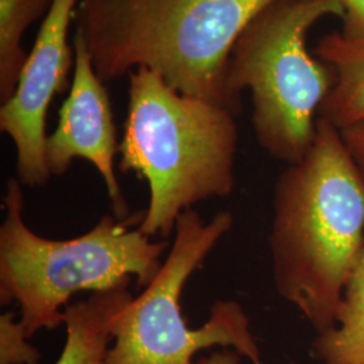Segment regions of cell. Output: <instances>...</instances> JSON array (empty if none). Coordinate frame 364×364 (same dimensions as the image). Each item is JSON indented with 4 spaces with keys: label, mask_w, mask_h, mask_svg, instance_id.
<instances>
[{
    "label": "cell",
    "mask_w": 364,
    "mask_h": 364,
    "mask_svg": "<svg viewBox=\"0 0 364 364\" xmlns=\"http://www.w3.org/2000/svg\"><path fill=\"white\" fill-rule=\"evenodd\" d=\"M274 284L318 332L335 326L364 251V180L341 132L317 117L306 156L274 186Z\"/></svg>",
    "instance_id": "cell-1"
},
{
    "label": "cell",
    "mask_w": 364,
    "mask_h": 364,
    "mask_svg": "<svg viewBox=\"0 0 364 364\" xmlns=\"http://www.w3.org/2000/svg\"><path fill=\"white\" fill-rule=\"evenodd\" d=\"M274 0H80L78 31L105 82L138 68L237 117L227 88L235 42Z\"/></svg>",
    "instance_id": "cell-2"
},
{
    "label": "cell",
    "mask_w": 364,
    "mask_h": 364,
    "mask_svg": "<svg viewBox=\"0 0 364 364\" xmlns=\"http://www.w3.org/2000/svg\"><path fill=\"white\" fill-rule=\"evenodd\" d=\"M129 96L119 169L149 182L150 203L139 230L165 239L183 210L232 193L236 115L183 95L147 68L129 73Z\"/></svg>",
    "instance_id": "cell-3"
},
{
    "label": "cell",
    "mask_w": 364,
    "mask_h": 364,
    "mask_svg": "<svg viewBox=\"0 0 364 364\" xmlns=\"http://www.w3.org/2000/svg\"><path fill=\"white\" fill-rule=\"evenodd\" d=\"M22 183L9 178L0 225V304L16 302L28 338L64 324L69 299L80 291L124 289L135 277L149 287L162 267L166 240L151 242L139 227L144 216L117 220L105 215L87 234L53 240L34 234L22 218Z\"/></svg>",
    "instance_id": "cell-4"
},
{
    "label": "cell",
    "mask_w": 364,
    "mask_h": 364,
    "mask_svg": "<svg viewBox=\"0 0 364 364\" xmlns=\"http://www.w3.org/2000/svg\"><path fill=\"white\" fill-rule=\"evenodd\" d=\"M340 16V0H274L235 42L227 88L240 102L251 92L252 129L260 147L289 165L306 156L320 107L335 73L306 48L309 30L326 16Z\"/></svg>",
    "instance_id": "cell-5"
},
{
    "label": "cell",
    "mask_w": 364,
    "mask_h": 364,
    "mask_svg": "<svg viewBox=\"0 0 364 364\" xmlns=\"http://www.w3.org/2000/svg\"><path fill=\"white\" fill-rule=\"evenodd\" d=\"M234 224L221 210L209 223L193 210H183L176 223V237L159 273L144 293L117 317L114 344L107 364H195L197 352L213 346L232 347L254 364H263L243 306L220 299L210 306L208 321L191 329L181 312L182 289Z\"/></svg>",
    "instance_id": "cell-6"
},
{
    "label": "cell",
    "mask_w": 364,
    "mask_h": 364,
    "mask_svg": "<svg viewBox=\"0 0 364 364\" xmlns=\"http://www.w3.org/2000/svg\"><path fill=\"white\" fill-rule=\"evenodd\" d=\"M80 0H53L16 90L0 108V130L16 150V177L22 185L37 188L50 178L46 165V117L57 93L69 85L75 66V48L68 42L69 26Z\"/></svg>",
    "instance_id": "cell-7"
},
{
    "label": "cell",
    "mask_w": 364,
    "mask_h": 364,
    "mask_svg": "<svg viewBox=\"0 0 364 364\" xmlns=\"http://www.w3.org/2000/svg\"><path fill=\"white\" fill-rule=\"evenodd\" d=\"M75 66L69 96L58 112V123L46 141V165L50 176H64L76 158H84L105 180L112 215L117 220L130 218V208L120 191L114 170L119 153L117 127L105 81L92 65L82 36L73 39Z\"/></svg>",
    "instance_id": "cell-8"
},
{
    "label": "cell",
    "mask_w": 364,
    "mask_h": 364,
    "mask_svg": "<svg viewBox=\"0 0 364 364\" xmlns=\"http://www.w3.org/2000/svg\"><path fill=\"white\" fill-rule=\"evenodd\" d=\"M132 299L124 287L69 304L64 311L65 346L54 364H107L117 317Z\"/></svg>",
    "instance_id": "cell-9"
},
{
    "label": "cell",
    "mask_w": 364,
    "mask_h": 364,
    "mask_svg": "<svg viewBox=\"0 0 364 364\" xmlns=\"http://www.w3.org/2000/svg\"><path fill=\"white\" fill-rule=\"evenodd\" d=\"M314 55L335 73V85L320 107L318 117L340 130L364 120V41L331 33L317 42Z\"/></svg>",
    "instance_id": "cell-10"
},
{
    "label": "cell",
    "mask_w": 364,
    "mask_h": 364,
    "mask_svg": "<svg viewBox=\"0 0 364 364\" xmlns=\"http://www.w3.org/2000/svg\"><path fill=\"white\" fill-rule=\"evenodd\" d=\"M313 355L323 364H364V251L344 289L335 326L318 332Z\"/></svg>",
    "instance_id": "cell-11"
},
{
    "label": "cell",
    "mask_w": 364,
    "mask_h": 364,
    "mask_svg": "<svg viewBox=\"0 0 364 364\" xmlns=\"http://www.w3.org/2000/svg\"><path fill=\"white\" fill-rule=\"evenodd\" d=\"M53 0H0V100L11 99L28 54L22 48L27 28L49 13Z\"/></svg>",
    "instance_id": "cell-12"
},
{
    "label": "cell",
    "mask_w": 364,
    "mask_h": 364,
    "mask_svg": "<svg viewBox=\"0 0 364 364\" xmlns=\"http://www.w3.org/2000/svg\"><path fill=\"white\" fill-rule=\"evenodd\" d=\"M25 326L11 312L0 316V364H38L41 353L30 344Z\"/></svg>",
    "instance_id": "cell-13"
},
{
    "label": "cell",
    "mask_w": 364,
    "mask_h": 364,
    "mask_svg": "<svg viewBox=\"0 0 364 364\" xmlns=\"http://www.w3.org/2000/svg\"><path fill=\"white\" fill-rule=\"evenodd\" d=\"M344 16L341 37L350 41H364V0H340Z\"/></svg>",
    "instance_id": "cell-14"
},
{
    "label": "cell",
    "mask_w": 364,
    "mask_h": 364,
    "mask_svg": "<svg viewBox=\"0 0 364 364\" xmlns=\"http://www.w3.org/2000/svg\"><path fill=\"white\" fill-rule=\"evenodd\" d=\"M340 132L364 180V120L344 127Z\"/></svg>",
    "instance_id": "cell-15"
},
{
    "label": "cell",
    "mask_w": 364,
    "mask_h": 364,
    "mask_svg": "<svg viewBox=\"0 0 364 364\" xmlns=\"http://www.w3.org/2000/svg\"><path fill=\"white\" fill-rule=\"evenodd\" d=\"M240 356L242 355L239 352L224 348L221 351L212 352L208 356L200 358L195 364H239Z\"/></svg>",
    "instance_id": "cell-16"
}]
</instances>
